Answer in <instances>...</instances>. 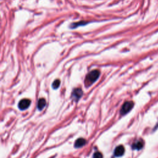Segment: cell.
Segmentation results:
<instances>
[{"mask_svg":"<svg viewBox=\"0 0 158 158\" xmlns=\"http://www.w3.org/2000/svg\"><path fill=\"white\" fill-rule=\"evenodd\" d=\"M99 75H100V72L98 70H93L88 74L86 76L85 80V85L86 87L90 86L93 83L98 79Z\"/></svg>","mask_w":158,"mask_h":158,"instance_id":"cell-1","label":"cell"},{"mask_svg":"<svg viewBox=\"0 0 158 158\" xmlns=\"http://www.w3.org/2000/svg\"><path fill=\"white\" fill-rule=\"evenodd\" d=\"M133 106H134V103L133 101H126L122 105V106L121 108L120 111V114L122 115L127 114L132 109Z\"/></svg>","mask_w":158,"mask_h":158,"instance_id":"cell-2","label":"cell"},{"mask_svg":"<svg viewBox=\"0 0 158 158\" xmlns=\"http://www.w3.org/2000/svg\"><path fill=\"white\" fill-rule=\"evenodd\" d=\"M31 103V101L28 99H23L20 101L18 104V107L19 109L21 111H24L27 109L29 106H30Z\"/></svg>","mask_w":158,"mask_h":158,"instance_id":"cell-3","label":"cell"},{"mask_svg":"<svg viewBox=\"0 0 158 158\" xmlns=\"http://www.w3.org/2000/svg\"><path fill=\"white\" fill-rule=\"evenodd\" d=\"M83 95V91L80 88L75 89L72 93V97L74 99V100L75 101H79L80 98Z\"/></svg>","mask_w":158,"mask_h":158,"instance_id":"cell-4","label":"cell"},{"mask_svg":"<svg viewBox=\"0 0 158 158\" xmlns=\"http://www.w3.org/2000/svg\"><path fill=\"white\" fill-rule=\"evenodd\" d=\"M125 148L122 145L117 146L114 150V156L115 157H121L124 154Z\"/></svg>","mask_w":158,"mask_h":158,"instance_id":"cell-5","label":"cell"},{"mask_svg":"<svg viewBox=\"0 0 158 158\" xmlns=\"http://www.w3.org/2000/svg\"><path fill=\"white\" fill-rule=\"evenodd\" d=\"M144 146V142L143 140H138L137 142H135L132 146V149H135V150H140L142 149Z\"/></svg>","mask_w":158,"mask_h":158,"instance_id":"cell-6","label":"cell"},{"mask_svg":"<svg viewBox=\"0 0 158 158\" xmlns=\"http://www.w3.org/2000/svg\"><path fill=\"white\" fill-rule=\"evenodd\" d=\"M86 140L83 138H80L79 139H77V140L75 141V148H81L82 147V146H84L85 144H86Z\"/></svg>","mask_w":158,"mask_h":158,"instance_id":"cell-7","label":"cell"},{"mask_svg":"<svg viewBox=\"0 0 158 158\" xmlns=\"http://www.w3.org/2000/svg\"><path fill=\"white\" fill-rule=\"evenodd\" d=\"M46 101L44 98H41L38 101V104H37V108L38 110L42 111L43 109V108L46 106Z\"/></svg>","mask_w":158,"mask_h":158,"instance_id":"cell-8","label":"cell"},{"mask_svg":"<svg viewBox=\"0 0 158 158\" xmlns=\"http://www.w3.org/2000/svg\"><path fill=\"white\" fill-rule=\"evenodd\" d=\"M87 24L86 22H76V23H73L71 26H70V27L71 28H77L78 26H84Z\"/></svg>","mask_w":158,"mask_h":158,"instance_id":"cell-9","label":"cell"},{"mask_svg":"<svg viewBox=\"0 0 158 158\" xmlns=\"http://www.w3.org/2000/svg\"><path fill=\"white\" fill-rule=\"evenodd\" d=\"M60 84H61V81L60 80H58V79L55 80L53 81V83H52V89H57L58 88L60 87Z\"/></svg>","mask_w":158,"mask_h":158,"instance_id":"cell-10","label":"cell"},{"mask_svg":"<svg viewBox=\"0 0 158 158\" xmlns=\"http://www.w3.org/2000/svg\"><path fill=\"white\" fill-rule=\"evenodd\" d=\"M93 158H103V155L99 152H96V153L93 154Z\"/></svg>","mask_w":158,"mask_h":158,"instance_id":"cell-11","label":"cell"},{"mask_svg":"<svg viewBox=\"0 0 158 158\" xmlns=\"http://www.w3.org/2000/svg\"><path fill=\"white\" fill-rule=\"evenodd\" d=\"M52 158H53V157H52Z\"/></svg>","mask_w":158,"mask_h":158,"instance_id":"cell-12","label":"cell"}]
</instances>
